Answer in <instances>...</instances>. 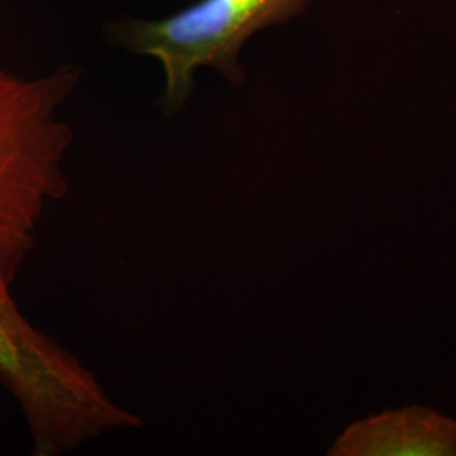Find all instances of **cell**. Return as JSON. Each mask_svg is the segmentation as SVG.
<instances>
[{
	"label": "cell",
	"mask_w": 456,
	"mask_h": 456,
	"mask_svg": "<svg viewBox=\"0 0 456 456\" xmlns=\"http://www.w3.org/2000/svg\"><path fill=\"white\" fill-rule=\"evenodd\" d=\"M330 456H456V421L423 406L387 409L346 426Z\"/></svg>",
	"instance_id": "4"
},
{
	"label": "cell",
	"mask_w": 456,
	"mask_h": 456,
	"mask_svg": "<svg viewBox=\"0 0 456 456\" xmlns=\"http://www.w3.org/2000/svg\"><path fill=\"white\" fill-rule=\"evenodd\" d=\"M314 0H195L163 19L117 17L105 24L109 43L163 68V112L181 114L200 69L242 85L240 54L247 41L308 12Z\"/></svg>",
	"instance_id": "3"
},
{
	"label": "cell",
	"mask_w": 456,
	"mask_h": 456,
	"mask_svg": "<svg viewBox=\"0 0 456 456\" xmlns=\"http://www.w3.org/2000/svg\"><path fill=\"white\" fill-rule=\"evenodd\" d=\"M0 273V384L16 399L33 438V455L58 456L142 419L122 408L75 354L37 330Z\"/></svg>",
	"instance_id": "2"
},
{
	"label": "cell",
	"mask_w": 456,
	"mask_h": 456,
	"mask_svg": "<svg viewBox=\"0 0 456 456\" xmlns=\"http://www.w3.org/2000/svg\"><path fill=\"white\" fill-rule=\"evenodd\" d=\"M82 82L75 65L37 77L0 66V273L12 282L51 203L65 198L73 131L60 110Z\"/></svg>",
	"instance_id": "1"
}]
</instances>
